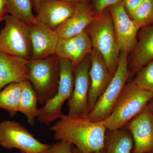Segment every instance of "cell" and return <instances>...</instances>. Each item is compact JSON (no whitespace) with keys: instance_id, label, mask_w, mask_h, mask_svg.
Returning a JSON list of instances; mask_svg holds the SVG:
<instances>
[{"instance_id":"cell-1","label":"cell","mask_w":153,"mask_h":153,"mask_svg":"<svg viewBox=\"0 0 153 153\" xmlns=\"http://www.w3.org/2000/svg\"><path fill=\"white\" fill-rule=\"evenodd\" d=\"M106 129L101 122L72 118L63 114L51 128L55 140L74 145L83 153L103 150Z\"/></svg>"},{"instance_id":"cell-2","label":"cell","mask_w":153,"mask_h":153,"mask_svg":"<svg viewBox=\"0 0 153 153\" xmlns=\"http://www.w3.org/2000/svg\"><path fill=\"white\" fill-rule=\"evenodd\" d=\"M153 94L140 88L134 81L124 88L110 114L102 123L107 129L123 128L130 121L147 107Z\"/></svg>"},{"instance_id":"cell-3","label":"cell","mask_w":153,"mask_h":153,"mask_svg":"<svg viewBox=\"0 0 153 153\" xmlns=\"http://www.w3.org/2000/svg\"><path fill=\"white\" fill-rule=\"evenodd\" d=\"M85 30L90 36L93 48L101 54L110 73L113 76L117 69L120 50L108 9L98 14Z\"/></svg>"},{"instance_id":"cell-4","label":"cell","mask_w":153,"mask_h":153,"mask_svg":"<svg viewBox=\"0 0 153 153\" xmlns=\"http://www.w3.org/2000/svg\"><path fill=\"white\" fill-rule=\"evenodd\" d=\"M27 65L28 80L36 91L38 102L44 105L54 97L58 89L59 58L55 54L41 60H29Z\"/></svg>"},{"instance_id":"cell-5","label":"cell","mask_w":153,"mask_h":153,"mask_svg":"<svg viewBox=\"0 0 153 153\" xmlns=\"http://www.w3.org/2000/svg\"><path fill=\"white\" fill-rule=\"evenodd\" d=\"M59 63L60 79L57 92L39 109L38 120L47 126L61 117L63 104L69 99L74 88L75 65L66 58H59Z\"/></svg>"},{"instance_id":"cell-6","label":"cell","mask_w":153,"mask_h":153,"mask_svg":"<svg viewBox=\"0 0 153 153\" xmlns=\"http://www.w3.org/2000/svg\"><path fill=\"white\" fill-rule=\"evenodd\" d=\"M128 54L122 52L120 55L117 69L112 80L85 119L93 122H101L112 111L130 76L128 67Z\"/></svg>"},{"instance_id":"cell-7","label":"cell","mask_w":153,"mask_h":153,"mask_svg":"<svg viewBox=\"0 0 153 153\" xmlns=\"http://www.w3.org/2000/svg\"><path fill=\"white\" fill-rule=\"evenodd\" d=\"M5 26L0 31V51L31 60L33 53L30 26L7 14Z\"/></svg>"},{"instance_id":"cell-8","label":"cell","mask_w":153,"mask_h":153,"mask_svg":"<svg viewBox=\"0 0 153 153\" xmlns=\"http://www.w3.org/2000/svg\"><path fill=\"white\" fill-rule=\"evenodd\" d=\"M0 145L8 149H18L21 153H47L50 147L39 141L19 123L9 120L0 123Z\"/></svg>"},{"instance_id":"cell-9","label":"cell","mask_w":153,"mask_h":153,"mask_svg":"<svg viewBox=\"0 0 153 153\" xmlns=\"http://www.w3.org/2000/svg\"><path fill=\"white\" fill-rule=\"evenodd\" d=\"M90 64V61L85 59L75 66L74 88L68 102V116L72 118L85 119L88 114Z\"/></svg>"},{"instance_id":"cell-10","label":"cell","mask_w":153,"mask_h":153,"mask_svg":"<svg viewBox=\"0 0 153 153\" xmlns=\"http://www.w3.org/2000/svg\"><path fill=\"white\" fill-rule=\"evenodd\" d=\"M107 8L112 16L115 35L120 51L128 53L131 52L137 44V35L139 28L126 12L122 1Z\"/></svg>"},{"instance_id":"cell-11","label":"cell","mask_w":153,"mask_h":153,"mask_svg":"<svg viewBox=\"0 0 153 153\" xmlns=\"http://www.w3.org/2000/svg\"><path fill=\"white\" fill-rule=\"evenodd\" d=\"M126 126L133 139L132 153H153V114L147 107Z\"/></svg>"},{"instance_id":"cell-12","label":"cell","mask_w":153,"mask_h":153,"mask_svg":"<svg viewBox=\"0 0 153 153\" xmlns=\"http://www.w3.org/2000/svg\"><path fill=\"white\" fill-rule=\"evenodd\" d=\"M90 54V87L88 99V113L93 109L97 101L109 85L113 77L99 52L93 48Z\"/></svg>"},{"instance_id":"cell-13","label":"cell","mask_w":153,"mask_h":153,"mask_svg":"<svg viewBox=\"0 0 153 153\" xmlns=\"http://www.w3.org/2000/svg\"><path fill=\"white\" fill-rule=\"evenodd\" d=\"M30 34L33 48L31 60H41L55 55L59 38L55 30L37 21L30 26Z\"/></svg>"},{"instance_id":"cell-14","label":"cell","mask_w":153,"mask_h":153,"mask_svg":"<svg viewBox=\"0 0 153 153\" xmlns=\"http://www.w3.org/2000/svg\"><path fill=\"white\" fill-rule=\"evenodd\" d=\"M76 3L60 0H42L36 19L54 30L73 15Z\"/></svg>"},{"instance_id":"cell-15","label":"cell","mask_w":153,"mask_h":153,"mask_svg":"<svg viewBox=\"0 0 153 153\" xmlns=\"http://www.w3.org/2000/svg\"><path fill=\"white\" fill-rule=\"evenodd\" d=\"M97 15L89 2H77L73 15L54 30L59 39L71 38L85 30Z\"/></svg>"},{"instance_id":"cell-16","label":"cell","mask_w":153,"mask_h":153,"mask_svg":"<svg viewBox=\"0 0 153 153\" xmlns=\"http://www.w3.org/2000/svg\"><path fill=\"white\" fill-rule=\"evenodd\" d=\"M93 49L90 36L86 30L73 37L59 39L55 55L59 58L70 60L74 65L79 64Z\"/></svg>"},{"instance_id":"cell-17","label":"cell","mask_w":153,"mask_h":153,"mask_svg":"<svg viewBox=\"0 0 153 153\" xmlns=\"http://www.w3.org/2000/svg\"><path fill=\"white\" fill-rule=\"evenodd\" d=\"M28 61L0 51V91L11 83L28 80Z\"/></svg>"},{"instance_id":"cell-18","label":"cell","mask_w":153,"mask_h":153,"mask_svg":"<svg viewBox=\"0 0 153 153\" xmlns=\"http://www.w3.org/2000/svg\"><path fill=\"white\" fill-rule=\"evenodd\" d=\"M143 28L139 41L133 50L132 66L134 72H138L153 60V25Z\"/></svg>"},{"instance_id":"cell-19","label":"cell","mask_w":153,"mask_h":153,"mask_svg":"<svg viewBox=\"0 0 153 153\" xmlns=\"http://www.w3.org/2000/svg\"><path fill=\"white\" fill-rule=\"evenodd\" d=\"M22 84L19 112L25 115L28 123L33 126L39 114V109L37 106L38 97L30 81L27 80L22 82Z\"/></svg>"},{"instance_id":"cell-20","label":"cell","mask_w":153,"mask_h":153,"mask_svg":"<svg viewBox=\"0 0 153 153\" xmlns=\"http://www.w3.org/2000/svg\"><path fill=\"white\" fill-rule=\"evenodd\" d=\"M105 137V153H132L134 147L133 139L129 131L125 128L110 131Z\"/></svg>"},{"instance_id":"cell-21","label":"cell","mask_w":153,"mask_h":153,"mask_svg":"<svg viewBox=\"0 0 153 153\" xmlns=\"http://www.w3.org/2000/svg\"><path fill=\"white\" fill-rule=\"evenodd\" d=\"M32 0H6L7 13L31 26L37 22Z\"/></svg>"},{"instance_id":"cell-22","label":"cell","mask_w":153,"mask_h":153,"mask_svg":"<svg viewBox=\"0 0 153 153\" xmlns=\"http://www.w3.org/2000/svg\"><path fill=\"white\" fill-rule=\"evenodd\" d=\"M22 86V82H14L0 91V108L7 111L11 117L19 112Z\"/></svg>"},{"instance_id":"cell-23","label":"cell","mask_w":153,"mask_h":153,"mask_svg":"<svg viewBox=\"0 0 153 153\" xmlns=\"http://www.w3.org/2000/svg\"><path fill=\"white\" fill-rule=\"evenodd\" d=\"M131 18L139 29L153 22V0H145L134 12Z\"/></svg>"},{"instance_id":"cell-24","label":"cell","mask_w":153,"mask_h":153,"mask_svg":"<svg viewBox=\"0 0 153 153\" xmlns=\"http://www.w3.org/2000/svg\"><path fill=\"white\" fill-rule=\"evenodd\" d=\"M134 82L138 87L153 94V60L138 72Z\"/></svg>"},{"instance_id":"cell-25","label":"cell","mask_w":153,"mask_h":153,"mask_svg":"<svg viewBox=\"0 0 153 153\" xmlns=\"http://www.w3.org/2000/svg\"><path fill=\"white\" fill-rule=\"evenodd\" d=\"M72 145L63 141H60L50 146L47 153H73Z\"/></svg>"},{"instance_id":"cell-26","label":"cell","mask_w":153,"mask_h":153,"mask_svg":"<svg viewBox=\"0 0 153 153\" xmlns=\"http://www.w3.org/2000/svg\"><path fill=\"white\" fill-rule=\"evenodd\" d=\"M122 0H93L92 7L97 14L100 13L110 6Z\"/></svg>"},{"instance_id":"cell-27","label":"cell","mask_w":153,"mask_h":153,"mask_svg":"<svg viewBox=\"0 0 153 153\" xmlns=\"http://www.w3.org/2000/svg\"><path fill=\"white\" fill-rule=\"evenodd\" d=\"M145 0H122L126 12L131 18L134 12Z\"/></svg>"},{"instance_id":"cell-28","label":"cell","mask_w":153,"mask_h":153,"mask_svg":"<svg viewBox=\"0 0 153 153\" xmlns=\"http://www.w3.org/2000/svg\"><path fill=\"white\" fill-rule=\"evenodd\" d=\"M42 0H32L33 2V9L36 13L38 12L39 4ZM60 1H66L74 2H79L88 1L89 0H60Z\"/></svg>"},{"instance_id":"cell-29","label":"cell","mask_w":153,"mask_h":153,"mask_svg":"<svg viewBox=\"0 0 153 153\" xmlns=\"http://www.w3.org/2000/svg\"><path fill=\"white\" fill-rule=\"evenodd\" d=\"M7 13L6 10V0H0V22L4 21Z\"/></svg>"},{"instance_id":"cell-30","label":"cell","mask_w":153,"mask_h":153,"mask_svg":"<svg viewBox=\"0 0 153 153\" xmlns=\"http://www.w3.org/2000/svg\"><path fill=\"white\" fill-rule=\"evenodd\" d=\"M147 108L149 110L152 112L153 114V97L151 100L148 105Z\"/></svg>"},{"instance_id":"cell-31","label":"cell","mask_w":153,"mask_h":153,"mask_svg":"<svg viewBox=\"0 0 153 153\" xmlns=\"http://www.w3.org/2000/svg\"><path fill=\"white\" fill-rule=\"evenodd\" d=\"M73 153H83L78 150L76 148H73ZM91 153H105V152L103 150L99 151V152H95Z\"/></svg>"},{"instance_id":"cell-32","label":"cell","mask_w":153,"mask_h":153,"mask_svg":"<svg viewBox=\"0 0 153 153\" xmlns=\"http://www.w3.org/2000/svg\"></svg>"}]
</instances>
